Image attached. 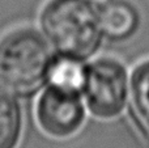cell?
Wrapping results in <instances>:
<instances>
[{"instance_id": "1", "label": "cell", "mask_w": 149, "mask_h": 148, "mask_svg": "<svg viewBox=\"0 0 149 148\" xmlns=\"http://www.w3.org/2000/svg\"><path fill=\"white\" fill-rule=\"evenodd\" d=\"M39 29L60 57L80 62L97 55L105 39L100 7L90 0H47Z\"/></svg>"}, {"instance_id": "2", "label": "cell", "mask_w": 149, "mask_h": 148, "mask_svg": "<svg viewBox=\"0 0 149 148\" xmlns=\"http://www.w3.org/2000/svg\"><path fill=\"white\" fill-rule=\"evenodd\" d=\"M54 55L42 33L17 28L0 38V84L20 96H30L49 81Z\"/></svg>"}, {"instance_id": "3", "label": "cell", "mask_w": 149, "mask_h": 148, "mask_svg": "<svg viewBox=\"0 0 149 148\" xmlns=\"http://www.w3.org/2000/svg\"><path fill=\"white\" fill-rule=\"evenodd\" d=\"M86 109L94 118L111 121L120 117L128 104L130 75L118 59L98 58L85 67L82 92Z\"/></svg>"}, {"instance_id": "4", "label": "cell", "mask_w": 149, "mask_h": 148, "mask_svg": "<svg viewBox=\"0 0 149 148\" xmlns=\"http://www.w3.org/2000/svg\"><path fill=\"white\" fill-rule=\"evenodd\" d=\"M86 110L81 93L49 84L36 104V119L41 131L52 140L72 139L85 123Z\"/></svg>"}, {"instance_id": "5", "label": "cell", "mask_w": 149, "mask_h": 148, "mask_svg": "<svg viewBox=\"0 0 149 148\" xmlns=\"http://www.w3.org/2000/svg\"><path fill=\"white\" fill-rule=\"evenodd\" d=\"M103 36L113 43L128 42L139 33L143 16L130 0H106L100 7Z\"/></svg>"}, {"instance_id": "6", "label": "cell", "mask_w": 149, "mask_h": 148, "mask_svg": "<svg viewBox=\"0 0 149 148\" xmlns=\"http://www.w3.org/2000/svg\"><path fill=\"white\" fill-rule=\"evenodd\" d=\"M128 102L135 127L149 144V59L135 66L130 75Z\"/></svg>"}, {"instance_id": "7", "label": "cell", "mask_w": 149, "mask_h": 148, "mask_svg": "<svg viewBox=\"0 0 149 148\" xmlns=\"http://www.w3.org/2000/svg\"><path fill=\"white\" fill-rule=\"evenodd\" d=\"M24 136V113L12 93L0 85V148H20Z\"/></svg>"}, {"instance_id": "8", "label": "cell", "mask_w": 149, "mask_h": 148, "mask_svg": "<svg viewBox=\"0 0 149 148\" xmlns=\"http://www.w3.org/2000/svg\"><path fill=\"white\" fill-rule=\"evenodd\" d=\"M85 67L86 66L80 60L59 55V58H55L52 63L49 84L81 93L85 80Z\"/></svg>"}]
</instances>
